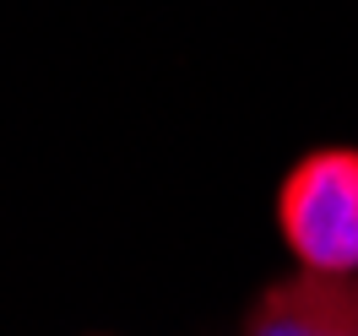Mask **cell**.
Wrapping results in <instances>:
<instances>
[{
    "label": "cell",
    "mask_w": 358,
    "mask_h": 336,
    "mask_svg": "<svg viewBox=\"0 0 358 336\" xmlns=\"http://www.w3.org/2000/svg\"><path fill=\"white\" fill-rule=\"evenodd\" d=\"M245 336H358V277L299 271L271 282L250 309Z\"/></svg>",
    "instance_id": "7a4b0ae2"
},
{
    "label": "cell",
    "mask_w": 358,
    "mask_h": 336,
    "mask_svg": "<svg viewBox=\"0 0 358 336\" xmlns=\"http://www.w3.org/2000/svg\"><path fill=\"white\" fill-rule=\"evenodd\" d=\"M277 223L299 271L358 277V147H315L277 190Z\"/></svg>",
    "instance_id": "6da1fadb"
}]
</instances>
